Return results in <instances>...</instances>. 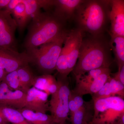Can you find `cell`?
Instances as JSON below:
<instances>
[{
    "instance_id": "obj_27",
    "label": "cell",
    "mask_w": 124,
    "mask_h": 124,
    "mask_svg": "<svg viewBox=\"0 0 124 124\" xmlns=\"http://www.w3.org/2000/svg\"><path fill=\"white\" fill-rule=\"evenodd\" d=\"M112 97L111 94L109 82L108 80L103 86L97 93L92 95V100H94Z\"/></svg>"
},
{
    "instance_id": "obj_29",
    "label": "cell",
    "mask_w": 124,
    "mask_h": 124,
    "mask_svg": "<svg viewBox=\"0 0 124 124\" xmlns=\"http://www.w3.org/2000/svg\"><path fill=\"white\" fill-rule=\"evenodd\" d=\"M10 1V0H0V10L6 9Z\"/></svg>"
},
{
    "instance_id": "obj_21",
    "label": "cell",
    "mask_w": 124,
    "mask_h": 124,
    "mask_svg": "<svg viewBox=\"0 0 124 124\" xmlns=\"http://www.w3.org/2000/svg\"><path fill=\"white\" fill-rule=\"evenodd\" d=\"M0 111L9 123L12 124H29L18 109L11 107L0 106Z\"/></svg>"
},
{
    "instance_id": "obj_26",
    "label": "cell",
    "mask_w": 124,
    "mask_h": 124,
    "mask_svg": "<svg viewBox=\"0 0 124 124\" xmlns=\"http://www.w3.org/2000/svg\"><path fill=\"white\" fill-rule=\"evenodd\" d=\"M109 86L112 96H117L124 99V85L116 80L111 76L108 78Z\"/></svg>"
},
{
    "instance_id": "obj_32",
    "label": "cell",
    "mask_w": 124,
    "mask_h": 124,
    "mask_svg": "<svg viewBox=\"0 0 124 124\" xmlns=\"http://www.w3.org/2000/svg\"><path fill=\"white\" fill-rule=\"evenodd\" d=\"M115 124H124V113L122 114Z\"/></svg>"
},
{
    "instance_id": "obj_19",
    "label": "cell",
    "mask_w": 124,
    "mask_h": 124,
    "mask_svg": "<svg viewBox=\"0 0 124 124\" xmlns=\"http://www.w3.org/2000/svg\"><path fill=\"white\" fill-rule=\"evenodd\" d=\"M17 5L10 12L12 17L15 21L17 28L20 33L22 32L31 20L27 14L25 6L18 0Z\"/></svg>"
},
{
    "instance_id": "obj_22",
    "label": "cell",
    "mask_w": 124,
    "mask_h": 124,
    "mask_svg": "<svg viewBox=\"0 0 124 124\" xmlns=\"http://www.w3.org/2000/svg\"><path fill=\"white\" fill-rule=\"evenodd\" d=\"M17 71L22 90L26 93L32 86L35 77L28 66L19 68Z\"/></svg>"
},
{
    "instance_id": "obj_14",
    "label": "cell",
    "mask_w": 124,
    "mask_h": 124,
    "mask_svg": "<svg viewBox=\"0 0 124 124\" xmlns=\"http://www.w3.org/2000/svg\"><path fill=\"white\" fill-rule=\"evenodd\" d=\"M109 68H101L89 71L78 79L76 80V86L72 91L78 95L83 96L85 91L95 79Z\"/></svg>"
},
{
    "instance_id": "obj_15",
    "label": "cell",
    "mask_w": 124,
    "mask_h": 124,
    "mask_svg": "<svg viewBox=\"0 0 124 124\" xmlns=\"http://www.w3.org/2000/svg\"><path fill=\"white\" fill-rule=\"evenodd\" d=\"M93 102L92 99L90 101H85L80 108L70 114L69 120L71 124H89L93 119Z\"/></svg>"
},
{
    "instance_id": "obj_9",
    "label": "cell",
    "mask_w": 124,
    "mask_h": 124,
    "mask_svg": "<svg viewBox=\"0 0 124 124\" xmlns=\"http://www.w3.org/2000/svg\"><path fill=\"white\" fill-rule=\"evenodd\" d=\"M31 62V58L26 52L19 53L0 48V69L7 73L28 66Z\"/></svg>"
},
{
    "instance_id": "obj_4",
    "label": "cell",
    "mask_w": 124,
    "mask_h": 124,
    "mask_svg": "<svg viewBox=\"0 0 124 124\" xmlns=\"http://www.w3.org/2000/svg\"><path fill=\"white\" fill-rule=\"evenodd\" d=\"M84 33L78 28L68 31L56 64L59 76L66 78L73 71L79 58Z\"/></svg>"
},
{
    "instance_id": "obj_12",
    "label": "cell",
    "mask_w": 124,
    "mask_h": 124,
    "mask_svg": "<svg viewBox=\"0 0 124 124\" xmlns=\"http://www.w3.org/2000/svg\"><path fill=\"white\" fill-rule=\"evenodd\" d=\"M26 93L20 90H14L6 83L0 82V106L12 107L18 109L23 108Z\"/></svg>"
},
{
    "instance_id": "obj_1",
    "label": "cell",
    "mask_w": 124,
    "mask_h": 124,
    "mask_svg": "<svg viewBox=\"0 0 124 124\" xmlns=\"http://www.w3.org/2000/svg\"><path fill=\"white\" fill-rule=\"evenodd\" d=\"M110 47L102 35L83 38L78 61L72 71L76 80L93 69L110 67L112 63Z\"/></svg>"
},
{
    "instance_id": "obj_33",
    "label": "cell",
    "mask_w": 124,
    "mask_h": 124,
    "mask_svg": "<svg viewBox=\"0 0 124 124\" xmlns=\"http://www.w3.org/2000/svg\"><path fill=\"white\" fill-rule=\"evenodd\" d=\"M67 124V122H66V123H64V124Z\"/></svg>"
},
{
    "instance_id": "obj_28",
    "label": "cell",
    "mask_w": 124,
    "mask_h": 124,
    "mask_svg": "<svg viewBox=\"0 0 124 124\" xmlns=\"http://www.w3.org/2000/svg\"><path fill=\"white\" fill-rule=\"evenodd\" d=\"M112 77L116 80L124 85V65L118 69L117 72L113 74Z\"/></svg>"
},
{
    "instance_id": "obj_13",
    "label": "cell",
    "mask_w": 124,
    "mask_h": 124,
    "mask_svg": "<svg viewBox=\"0 0 124 124\" xmlns=\"http://www.w3.org/2000/svg\"><path fill=\"white\" fill-rule=\"evenodd\" d=\"M82 0H55L54 14L65 22L74 18L78 8L83 2Z\"/></svg>"
},
{
    "instance_id": "obj_17",
    "label": "cell",
    "mask_w": 124,
    "mask_h": 124,
    "mask_svg": "<svg viewBox=\"0 0 124 124\" xmlns=\"http://www.w3.org/2000/svg\"><path fill=\"white\" fill-rule=\"evenodd\" d=\"M25 6L27 14L32 19L43 8L48 11L54 7L55 0H19Z\"/></svg>"
},
{
    "instance_id": "obj_18",
    "label": "cell",
    "mask_w": 124,
    "mask_h": 124,
    "mask_svg": "<svg viewBox=\"0 0 124 124\" xmlns=\"http://www.w3.org/2000/svg\"><path fill=\"white\" fill-rule=\"evenodd\" d=\"M29 124H56L53 116L24 108L18 109Z\"/></svg>"
},
{
    "instance_id": "obj_30",
    "label": "cell",
    "mask_w": 124,
    "mask_h": 124,
    "mask_svg": "<svg viewBox=\"0 0 124 124\" xmlns=\"http://www.w3.org/2000/svg\"><path fill=\"white\" fill-rule=\"evenodd\" d=\"M9 122L6 119L0 111V124H8Z\"/></svg>"
},
{
    "instance_id": "obj_25",
    "label": "cell",
    "mask_w": 124,
    "mask_h": 124,
    "mask_svg": "<svg viewBox=\"0 0 124 124\" xmlns=\"http://www.w3.org/2000/svg\"><path fill=\"white\" fill-rule=\"evenodd\" d=\"M2 81L6 83L9 88L13 90H22L17 70L7 73Z\"/></svg>"
},
{
    "instance_id": "obj_5",
    "label": "cell",
    "mask_w": 124,
    "mask_h": 124,
    "mask_svg": "<svg viewBox=\"0 0 124 124\" xmlns=\"http://www.w3.org/2000/svg\"><path fill=\"white\" fill-rule=\"evenodd\" d=\"M68 31L55 39L26 52L45 74H51L56 69Z\"/></svg>"
},
{
    "instance_id": "obj_8",
    "label": "cell",
    "mask_w": 124,
    "mask_h": 124,
    "mask_svg": "<svg viewBox=\"0 0 124 124\" xmlns=\"http://www.w3.org/2000/svg\"><path fill=\"white\" fill-rule=\"evenodd\" d=\"M17 29L11 13L6 9L0 10V48L18 51L15 37Z\"/></svg>"
},
{
    "instance_id": "obj_11",
    "label": "cell",
    "mask_w": 124,
    "mask_h": 124,
    "mask_svg": "<svg viewBox=\"0 0 124 124\" xmlns=\"http://www.w3.org/2000/svg\"><path fill=\"white\" fill-rule=\"evenodd\" d=\"M110 35L124 37V1L110 0Z\"/></svg>"
},
{
    "instance_id": "obj_6",
    "label": "cell",
    "mask_w": 124,
    "mask_h": 124,
    "mask_svg": "<svg viewBox=\"0 0 124 124\" xmlns=\"http://www.w3.org/2000/svg\"><path fill=\"white\" fill-rule=\"evenodd\" d=\"M93 101V115L90 124H115L124 113V99L119 96Z\"/></svg>"
},
{
    "instance_id": "obj_23",
    "label": "cell",
    "mask_w": 124,
    "mask_h": 124,
    "mask_svg": "<svg viewBox=\"0 0 124 124\" xmlns=\"http://www.w3.org/2000/svg\"><path fill=\"white\" fill-rule=\"evenodd\" d=\"M111 75V70L109 68L95 79L85 91L84 95L90 94L92 96L97 93L107 82Z\"/></svg>"
},
{
    "instance_id": "obj_3",
    "label": "cell",
    "mask_w": 124,
    "mask_h": 124,
    "mask_svg": "<svg viewBox=\"0 0 124 124\" xmlns=\"http://www.w3.org/2000/svg\"><path fill=\"white\" fill-rule=\"evenodd\" d=\"M110 0H84L75 13L77 28L91 35H103L109 20Z\"/></svg>"
},
{
    "instance_id": "obj_20",
    "label": "cell",
    "mask_w": 124,
    "mask_h": 124,
    "mask_svg": "<svg viewBox=\"0 0 124 124\" xmlns=\"http://www.w3.org/2000/svg\"><path fill=\"white\" fill-rule=\"evenodd\" d=\"M111 40L109 43L115 55L118 69L124 65V37L115 35H110Z\"/></svg>"
},
{
    "instance_id": "obj_2",
    "label": "cell",
    "mask_w": 124,
    "mask_h": 124,
    "mask_svg": "<svg viewBox=\"0 0 124 124\" xmlns=\"http://www.w3.org/2000/svg\"><path fill=\"white\" fill-rule=\"evenodd\" d=\"M31 21L24 42L27 51L55 39L67 31L64 22L49 11L40 12Z\"/></svg>"
},
{
    "instance_id": "obj_16",
    "label": "cell",
    "mask_w": 124,
    "mask_h": 124,
    "mask_svg": "<svg viewBox=\"0 0 124 124\" xmlns=\"http://www.w3.org/2000/svg\"><path fill=\"white\" fill-rule=\"evenodd\" d=\"M32 86L44 91L50 95L57 90L58 83L54 76L51 74H44L34 77Z\"/></svg>"
},
{
    "instance_id": "obj_24",
    "label": "cell",
    "mask_w": 124,
    "mask_h": 124,
    "mask_svg": "<svg viewBox=\"0 0 124 124\" xmlns=\"http://www.w3.org/2000/svg\"><path fill=\"white\" fill-rule=\"evenodd\" d=\"M83 96L74 93L71 90L69 99V115L73 113L80 108L85 103Z\"/></svg>"
},
{
    "instance_id": "obj_10",
    "label": "cell",
    "mask_w": 124,
    "mask_h": 124,
    "mask_svg": "<svg viewBox=\"0 0 124 124\" xmlns=\"http://www.w3.org/2000/svg\"><path fill=\"white\" fill-rule=\"evenodd\" d=\"M49 95L32 86L26 93L23 108L35 112L46 113L49 110Z\"/></svg>"
},
{
    "instance_id": "obj_7",
    "label": "cell",
    "mask_w": 124,
    "mask_h": 124,
    "mask_svg": "<svg viewBox=\"0 0 124 124\" xmlns=\"http://www.w3.org/2000/svg\"><path fill=\"white\" fill-rule=\"evenodd\" d=\"M58 88L54 93L51 94L49 101V110L56 124H64L69 119V99L71 91L68 77L59 76Z\"/></svg>"
},
{
    "instance_id": "obj_34",
    "label": "cell",
    "mask_w": 124,
    "mask_h": 124,
    "mask_svg": "<svg viewBox=\"0 0 124 124\" xmlns=\"http://www.w3.org/2000/svg\"><path fill=\"white\" fill-rule=\"evenodd\" d=\"M90 124V123H89V124Z\"/></svg>"
},
{
    "instance_id": "obj_31",
    "label": "cell",
    "mask_w": 124,
    "mask_h": 124,
    "mask_svg": "<svg viewBox=\"0 0 124 124\" xmlns=\"http://www.w3.org/2000/svg\"><path fill=\"white\" fill-rule=\"evenodd\" d=\"M7 73L2 69H0V82L2 81Z\"/></svg>"
}]
</instances>
